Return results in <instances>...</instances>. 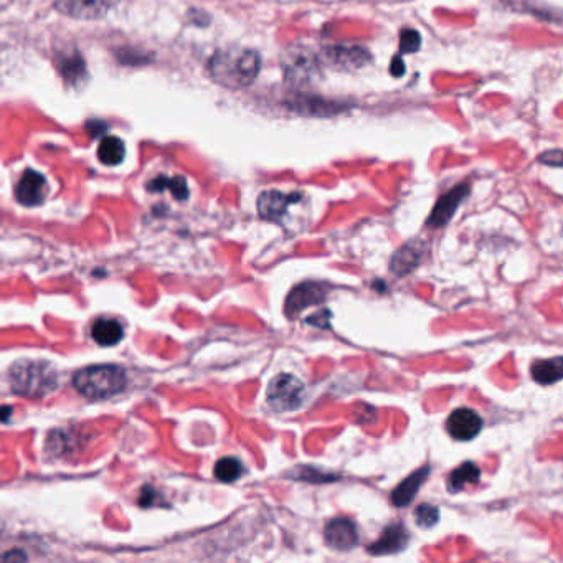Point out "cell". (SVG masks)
Listing matches in <instances>:
<instances>
[{
  "label": "cell",
  "mask_w": 563,
  "mask_h": 563,
  "mask_svg": "<svg viewBox=\"0 0 563 563\" xmlns=\"http://www.w3.org/2000/svg\"><path fill=\"white\" fill-rule=\"evenodd\" d=\"M57 9L75 19H98L108 12L111 0H57Z\"/></svg>",
  "instance_id": "cell-11"
},
{
  "label": "cell",
  "mask_w": 563,
  "mask_h": 563,
  "mask_svg": "<svg viewBox=\"0 0 563 563\" xmlns=\"http://www.w3.org/2000/svg\"><path fill=\"white\" fill-rule=\"evenodd\" d=\"M316 58L311 53H306L301 48L288 52V57L284 58V73L288 76L289 81L293 83H304L316 71Z\"/></svg>",
  "instance_id": "cell-12"
},
{
  "label": "cell",
  "mask_w": 563,
  "mask_h": 563,
  "mask_svg": "<svg viewBox=\"0 0 563 563\" xmlns=\"http://www.w3.org/2000/svg\"><path fill=\"white\" fill-rule=\"evenodd\" d=\"M431 468L430 466H425V468L417 469L415 473L410 474L405 481L398 484L395 491H393L392 499L393 506L397 507H405L410 504V502L415 499L417 496L418 491L422 489L423 484H425L426 479L430 476Z\"/></svg>",
  "instance_id": "cell-15"
},
{
  "label": "cell",
  "mask_w": 563,
  "mask_h": 563,
  "mask_svg": "<svg viewBox=\"0 0 563 563\" xmlns=\"http://www.w3.org/2000/svg\"><path fill=\"white\" fill-rule=\"evenodd\" d=\"M483 428V420L478 413L469 408H458L451 413L448 422H446V430L455 440L469 441L479 435V431Z\"/></svg>",
  "instance_id": "cell-7"
},
{
  "label": "cell",
  "mask_w": 563,
  "mask_h": 563,
  "mask_svg": "<svg viewBox=\"0 0 563 563\" xmlns=\"http://www.w3.org/2000/svg\"><path fill=\"white\" fill-rule=\"evenodd\" d=\"M10 385L22 397L42 398L57 390V372L45 362L25 360L10 370Z\"/></svg>",
  "instance_id": "cell-2"
},
{
  "label": "cell",
  "mask_w": 563,
  "mask_h": 563,
  "mask_svg": "<svg viewBox=\"0 0 563 563\" xmlns=\"http://www.w3.org/2000/svg\"><path fill=\"white\" fill-rule=\"evenodd\" d=\"M124 156H126L124 142L119 138H114V136L103 139L100 147H98V159L105 166H118L124 161Z\"/></svg>",
  "instance_id": "cell-20"
},
{
  "label": "cell",
  "mask_w": 563,
  "mask_h": 563,
  "mask_svg": "<svg viewBox=\"0 0 563 563\" xmlns=\"http://www.w3.org/2000/svg\"><path fill=\"white\" fill-rule=\"evenodd\" d=\"M563 375L562 357L537 360L532 364V377L540 385L557 384Z\"/></svg>",
  "instance_id": "cell-18"
},
{
  "label": "cell",
  "mask_w": 563,
  "mask_h": 563,
  "mask_svg": "<svg viewBox=\"0 0 563 563\" xmlns=\"http://www.w3.org/2000/svg\"><path fill=\"white\" fill-rule=\"evenodd\" d=\"M243 474L245 466L237 458H223L215 464V478L222 483H235Z\"/></svg>",
  "instance_id": "cell-21"
},
{
  "label": "cell",
  "mask_w": 563,
  "mask_h": 563,
  "mask_svg": "<svg viewBox=\"0 0 563 563\" xmlns=\"http://www.w3.org/2000/svg\"><path fill=\"white\" fill-rule=\"evenodd\" d=\"M415 521L422 529H431L440 521V509L431 504H420L415 511Z\"/></svg>",
  "instance_id": "cell-23"
},
{
  "label": "cell",
  "mask_w": 563,
  "mask_h": 563,
  "mask_svg": "<svg viewBox=\"0 0 563 563\" xmlns=\"http://www.w3.org/2000/svg\"><path fill=\"white\" fill-rule=\"evenodd\" d=\"M423 247L420 242H410L397 251V255L393 256L392 268L393 273L398 276L407 275L408 271L413 270L420 263L422 258Z\"/></svg>",
  "instance_id": "cell-16"
},
{
  "label": "cell",
  "mask_w": 563,
  "mask_h": 563,
  "mask_svg": "<svg viewBox=\"0 0 563 563\" xmlns=\"http://www.w3.org/2000/svg\"><path fill=\"white\" fill-rule=\"evenodd\" d=\"M324 537H326V544L331 549L342 550V552L354 549L355 545L359 544L357 527L346 517L332 519L324 529Z\"/></svg>",
  "instance_id": "cell-6"
},
{
  "label": "cell",
  "mask_w": 563,
  "mask_h": 563,
  "mask_svg": "<svg viewBox=\"0 0 563 563\" xmlns=\"http://www.w3.org/2000/svg\"><path fill=\"white\" fill-rule=\"evenodd\" d=\"M468 194V185H459V187L450 190L448 194L443 195L438 200L435 210L431 212L430 218H428V225L435 228L445 227L446 223L450 222L453 215H455L461 202L468 197Z\"/></svg>",
  "instance_id": "cell-9"
},
{
  "label": "cell",
  "mask_w": 563,
  "mask_h": 563,
  "mask_svg": "<svg viewBox=\"0 0 563 563\" xmlns=\"http://www.w3.org/2000/svg\"><path fill=\"white\" fill-rule=\"evenodd\" d=\"M154 496H156V493H154V489L152 488L142 489L141 506H151L152 501H154Z\"/></svg>",
  "instance_id": "cell-28"
},
{
  "label": "cell",
  "mask_w": 563,
  "mask_h": 563,
  "mask_svg": "<svg viewBox=\"0 0 563 563\" xmlns=\"http://www.w3.org/2000/svg\"><path fill=\"white\" fill-rule=\"evenodd\" d=\"M479 479H481V469L478 464L466 461L451 473L450 479H448V489H450V493H459L468 484L478 483Z\"/></svg>",
  "instance_id": "cell-19"
},
{
  "label": "cell",
  "mask_w": 563,
  "mask_h": 563,
  "mask_svg": "<svg viewBox=\"0 0 563 563\" xmlns=\"http://www.w3.org/2000/svg\"><path fill=\"white\" fill-rule=\"evenodd\" d=\"M410 534L402 524H390L380 535V539L369 547V554L390 555L402 552L408 545Z\"/></svg>",
  "instance_id": "cell-13"
},
{
  "label": "cell",
  "mask_w": 563,
  "mask_h": 563,
  "mask_svg": "<svg viewBox=\"0 0 563 563\" xmlns=\"http://www.w3.org/2000/svg\"><path fill=\"white\" fill-rule=\"evenodd\" d=\"M301 199L298 194H283L278 190H270L260 195L258 199V212L266 220H280L289 205L296 204Z\"/></svg>",
  "instance_id": "cell-14"
},
{
  "label": "cell",
  "mask_w": 563,
  "mask_h": 563,
  "mask_svg": "<svg viewBox=\"0 0 563 563\" xmlns=\"http://www.w3.org/2000/svg\"><path fill=\"white\" fill-rule=\"evenodd\" d=\"M266 398H268V405L275 412H294V410H298L303 405L304 384L294 375H278L268 385Z\"/></svg>",
  "instance_id": "cell-4"
},
{
  "label": "cell",
  "mask_w": 563,
  "mask_h": 563,
  "mask_svg": "<svg viewBox=\"0 0 563 563\" xmlns=\"http://www.w3.org/2000/svg\"><path fill=\"white\" fill-rule=\"evenodd\" d=\"M400 48H402L403 53H413L417 52L420 48V35L415 32V30L405 29L402 32V38H400Z\"/></svg>",
  "instance_id": "cell-25"
},
{
  "label": "cell",
  "mask_w": 563,
  "mask_h": 563,
  "mask_svg": "<svg viewBox=\"0 0 563 563\" xmlns=\"http://www.w3.org/2000/svg\"><path fill=\"white\" fill-rule=\"evenodd\" d=\"M329 316H331L329 311H321V313L316 314V316L309 317L308 322L309 324H313V326L322 327V329H324V327H329V322L326 321V317Z\"/></svg>",
  "instance_id": "cell-27"
},
{
  "label": "cell",
  "mask_w": 563,
  "mask_h": 563,
  "mask_svg": "<svg viewBox=\"0 0 563 563\" xmlns=\"http://www.w3.org/2000/svg\"><path fill=\"white\" fill-rule=\"evenodd\" d=\"M2 559H4V560H9V559H20V560H24V559H25V555H24V554H9V555H4V557H2Z\"/></svg>",
  "instance_id": "cell-30"
},
{
  "label": "cell",
  "mask_w": 563,
  "mask_h": 563,
  "mask_svg": "<svg viewBox=\"0 0 563 563\" xmlns=\"http://www.w3.org/2000/svg\"><path fill=\"white\" fill-rule=\"evenodd\" d=\"M324 60L336 70H355L364 67L369 53L359 47H331L324 50Z\"/></svg>",
  "instance_id": "cell-10"
},
{
  "label": "cell",
  "mask_w": 563,
  "mask_h": 563,
  "mask_svg": "<svg viewBox=\"0 0 563 563\" xmlns=\"http://www.w3.org/2000/svg\"><path fill=\"white\" fill-rule=\"evenodd\" d=\"M10 412H12V410H10L9 407L0 408V422H2V420H7V418H9Z\"/></svg>",
  "instance_id": "cell-29"
},
{
  "label": "cell",
  "mask_w": 563,
  "mask_h": 563,
  "mask_svg": "<svg viewBox=\"0 0 563 563\" xmlns=\"http://www.w3.org/2000/svg\"><path fill=\"white\" fill-rule=\"evenodd\" d=\"M298 479H303V481H314V483H322V481H336L337 476H327V474L319 473L316 469L301 468V473L298 474Z\"/></svg>",
  "instance_id": "cell-26"
},
{
  "label": "cell",
  "mask_w": 563,
  "mask_h": 563,
  "mask_svg": "<svg viewBox=\"0 0 563 563\" xmlns=\"http://www.w3.org/2000/svg\"><path fill=\"white\" fill-rule=\"evenodd\" d=\"M171 189L174 197L179 200H185L189 197V187H187V182L182 177H174V179H166V177H157L156 180H152L149 184V190H164Z\"/></svg>",
  "instance_id": "cell-22"
},
{
  "label": "cell",
  "mask_w": 563,
  "mask_h": 563,
  "mask_svg": "<svg viewBox=\"0 0 563 563\" xmlns=\"http://www.w3.org/2000/svg\"><path fill=\"white\" fill-rule=\"evenodd\" d=\"M60 67L68 81L80 80L81 73L85 71V63L80 57H67Z\"/></svg>",
  "instance_id": "cell-24"
},
{
  "label": "cell",
  "mask_w": 563,
  "mask_h": 563,
  "mask_svg": "<svg viewBox=\"0 0 563 563\" xmlns=\"http://www.w3.org/2000/svg\"><path fill=\"white\" fill-rule=\"evenodd\" d=\"M48 185L47 180L42 174L35 171L25 172L22 179L19 180V185L15 189V195L20 204L27 205V207H37L42 204L45 197H47Z\"/></svg>",
  "instance_id": "cell-8"
},
{
  "label": "cell",
  "mask_w": 563,
  "mask_h": 563,
  "mask_svg": "<svg viewBox=\"0 0 563 563\" xmlns=\"http://www.w3.org/2000/svg\"><path fill=\"white\" fill-rule=\"evenodd\" d=\"M91 336L100 346H116L124 337V329L114 319H98L91 327Z\"/></svg>",
  "instance_id": "cell-17"
},
{
  "label": "cell",
  "mask_w": 563,
  "mask_h": 563,
  "mask_svg": "<svg viewBox=\"0 0 563 563\" xmlns=\"http://www.w3.org/2000/svg\"><path fill=\"white\" fill-rule=\"evenodd\" d=\"M209 70L213 80L220 85L240 90L255 81L260 71V57L248 48H228L213 55Z\"/></svg>",
  "instance_id": "cell-1"
},
{
  "label": "cell",
  "mask_w": 563,
  "mask_h": 563,
  "mask_svg": "<svg viewBox=\"0 0 563 563\" xmlns=\"http://www.w3.org/2000/svg\"><path fill=\"white\" fill-rule=\"evenodd\" d=\"M327 284L322 283H303L296 286L288 296L284 311L288 317H294L301 313L303 309L309 308L311 304H319L326 299Z\"/></svg>",
  "instance_id": "cell-5"
},
{
  "label": "cell",
  "mask_w": 563,
  "mask_h": 563,
  "mask_svg": "<svg viewBox=\"0 0 563 563\" xmlns=\"http://www.w3.org/2000/svg\"><path fill=\"white\" fill-rule=\"evenodd\" d=\"M73 385L90 400H106L123 392L126 374L116 365H95L80 370L73 379Z\"/></svg>",
  "instance_id": "cell-3"
}]
</instances>
